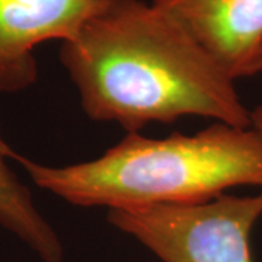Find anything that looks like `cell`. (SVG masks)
I'll return each instance as SVG.
<instances>
[{
    "label": "cell",
    "mask_w": 262,
    "mask_h": 262,
    "mask_svg": "<svg viewBox=\"0 0 262 262\" xmlns=\"http://www.w3.org/2000/svg\"><path fill=\"white\" fill-rule=\"evenodd\" d=\"M60 60L86 115L128 133L188 115L252 124L234 79L151 2L115 0L61 44Z\"/></svg>",
    "instance_id": "obj_1"
},
{
    "label": "cell",
    "mask_w": 262,
    "mask_h": 262,
    "mask_svg": "<svg viewBox=\"0 0 262 262\" xmlns=\"http://www.w3.org/2000/svg\"><path fill=\"white\" fill-rule=\"evenodd\" d=\"M261 215L262 189L196 206L110 210L108 222L163 262H253L251 233Z\"/></svg>",
    "instance_id": "obj_3"
},
{
    "label": "cell",
    "mask_w": 262,
    "mask_h": 262,
    "mask_svg": "<svg viewBox=\"0 0 262 262\" xmlns=\"http://www.w3.org/2000/svg\"><path fill=\"white\" fill-rule=\"evenodd\" d=\"M9 150L0 134V225L24 241L42 262H63L61 241L9 166Z\"/></svg>",
    "instance_id": "obj_6"
},
{
    "label": "cell",
    "mask_w": 262,
    "mask_h": 262,
    "mask_svg": "<svg viewBox=\"0 0 262 262\" xmlns=\"http://www.w3.org/2000/svg\"><path fill=\"white\" fill-rule=\"evenodd\" d=\"M41 189L79 207L108 210L203 204L229 188L262 189V106L249 127L225 122L192 136L173 133L150 139L128 133L102 156L66 166H48L9 150Z\"/></svg>",
    "instance_id": "obj_2"
},
{
    "label": "cell",
    "mask_w": 262,
    "mask_h": 262,
    "mask_svg": "<svg viewBox=\"0 0 262 262\" xmlns=\"http://www.w3.org/2000/svg\"><path fill=\"white\" fill-rule=\"evenodd\" d=\"M115 0H0V92L15 94L37 82L35 50L67 42Z\"/></svg>",
    "instance_id": "obj_4"
},
{
    "label": "cell",
    "mask_w": 262,
    "mask_h": 262,
    "mask_svg": "<svg viewBox=\"0 0 262 262\" xmlns=\"http://www.w3.org/2000/svg\"><path fill=\"white\" fill-rule=\"evenodd\" d=\"M232 79L262 72V0H150Z\"/></svg>",
    "instance_id": "obj_5"
}]
</instances>
